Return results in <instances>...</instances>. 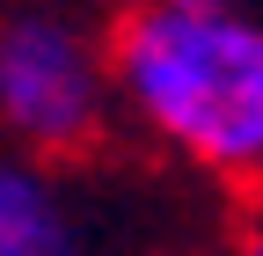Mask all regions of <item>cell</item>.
Masks as SVG:
<instances>
[{
  "label": "cell",
  "instance_id": "7a4b0ae2",
  "mask_svg": "<svg viewBox=\"0 0 263 256\" xmlns=\"http://www.w3.org/2000/svg\"><path fill=\"white\" fill-rule=\"evenodd\" d=\"M110 59L81 15L51 0L0 15V132L22 161H73L110 132Z\"/></svg>",
  "mask_w": 263,
  "mask_h": 256
},
{
  "label": "cell",
  "instance_id": "6da1fadb",
  "mask_svg": "<svg viewBox=\"0 0 263 256\" xmlns=\"http://www.w3.org/2000/svg\"><path fill=\"white\" fill-rule=\"evenodd\" d=\"M117 110L219 183H263V22L241 8H132L103 37Z\"/></svg>",
  "mask_w": 263,
  "mask_h": 256
},
{
  "label": "cell",
  "instance_id": "3957f363",
  "mask_svg": "<svg viewBox=\"0 0 263 256\" xmlns=\"http://www.w3.org/2000/svg\"><path fill=\"white\" fill-rule=\"evenodd\" d=\"M0 256H81V212L44 161L0 154Z\"/></svg>",
  "mask_w": 263,
  "mask_h": 256
},
{
  "label": "cell",
  "instance_id": "277c9868",
  "mask_svg": "<svg viewBox=\"0 0 263 256\" xmlns=\"http://www.w3.org/2000/svg\"><path fill=\"white\" fill-rule=\"evenodd\" d=\"M227 256H263V212H256V220H249V227L234 234V249H227Z\"/></svg>",
  "mask_w": 263,
  "mask_h": 256
},
{
  "label": "cell",
  "instance_id": "5b68a950",
  "mask_svg": "<svg viewBox=\"0 0 263 256\" xmlns=\"http://www.w3.org/2000/svg\"><path fill=\"white\" fill-rule=\"evenodd\" d=\"M146 8H183V15H212V8H234V0H146Z\"/></svg>",
  "mask_w": 263,
  "mask_h": 256
}]
</instances>
